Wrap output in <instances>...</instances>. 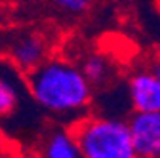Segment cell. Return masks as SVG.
Instances as JSON below:
<instances>
[{"label":"cell","mask_w":160,"mask_h":158,"mask_svg":"<svg viewBox=\"0 0 160 158\" xmlns=\"http://www.w3.org/2000/svg\"><path fill=\"white\" fill-rule=\"evenodd\" d=\"M25 76L31 97L46 112L71 124L88 114L93 99V84L82 67L71 59L48 57Z\"/></svg>","instance_id":"obj_1"},{"label":"cell","mask_w":160,"mask_h":158,"mask_svg":"<svg viewBox=\"0 0 160 158\" xmlns=\"http://www.w3.org/2000/svg\"><path fill=\"white\" fill-rule=\"evenodd\" d=\"M82 158H137L130 122L109 114H86L71 126Z\"/></svg>","instance_id":"obj_2"},{"label":"cell","mask_w":160,"mask_h":158,"mask_svg":"<svg viewBox=\"0 0 160 158\" xmlns=\"http://www.w3.org/2000/svg\"><path fill=\"white\" fill-rule=\"evenodd\" d=\"M4 53L15 71L29 74L50 57V42L42 32L34 29H17L8 32Z\"/></svg>","instance_id":"obj_3"},{"label":"cell","mask_w":160,"mask_h":158,"mask_svg":"<svg viewBox=\"0 0 160 158\" xmlns=\"http://www.w3.org/2000/svg\"><path fill=\"white\" fill-rule=\"evenodd\" d=\"M126 95L133 111H160V76H156L149 67L133 71L128 78Z\"/></svg>","instance_id":"obj_4"},{"label":"cell","mask_w":160,"mask_h":158,"mask_svg":"<svg viewBox=\"0 0 160 158\" xmlns=\"http://www.w3.org/2000/svg\"><path fill=\"white\" fill-rule=\"evenodd\" d=\"M128 122L137 156H160V111H133Z\"/></svg>","instance_id":"obj_5"},{"label":"cell","mask_w":160,"mask_h":158,"mask_svg":"<svg viewBox=\"0 0 160 158\" xmlns=\"http://www.w3.org/2000/svg\"><path fill=\"white\" fill-rule=\"evenodd\" d=\"M42 158H82L72 130L71 128L52 130L42 143Z\"/></svg>","instance_id":"obj_6"},{"label":"cell","mask_w":160,"mask_h":158,"mask_svg":"<svg viewBox=\"0 0 160 158\" xmlns=\"http://www.w3.org/2000/svg\"><path fill=\"white\" fill-rule=\"evenodd\" d=\"M12 71L15 72V69L12 67ZM12 74H8V65L2 71V78H0V112L2 116H10L21 99V88H19L17 78Z\"/></svg>","instance_id":"obj_7"},{"label":"cell","mask_w":160,"mask_h":158,"mask_svg":"<svg viewBox=\"0 0 160 158\" xmlns=\"http://www.w3.org/2000/svg\"><path fill=\"white\" fill-rule=\"evenodd\" d=\"M82 67L84 74L88 76V80L93 86H103L109 78H111V63L107 61L105 55H99V53H90L82 59Z\"/></svg>","instance_id":"obj_8"},{"label":"cell","mask_w":160,"mask_h":158,"mask_svg":"<svg viewBox=\"0 0 160 158\" xmlns=\"http://www.w3.org/2000/svg\"><path fill=\"white\" fill-rule=\"evenodd\" d=\"M52 2L61 10L63 13L69 15H80L92 8L93 0H52Z\"/></svg>","instance_id":"obj_9"},{"label":"cell","mask_w":160,"mask_h":158,"mask_svg":"<svg viewBox=\"0 0 160 158\" xmlns=\"http://www.w3.org/2000/svg\"><path fill=\"white\" fill-rule=\"evenodd\" d=\"M147 67H149L156 76H160V52H158L156 55H152V57H151V61H149V65H147Z\"/></svg>","instance_id":"obj_10"},{"label":"cell","mask_w":160,"mask_h":158,"mask_svg":"<svg viewBox=\"0 0 160 158\" xmlns=\"http://www.w3.org/2000/svg\"><path fill=\"white\" fill-rule=\"evenodd\" d=\"M137 158H160V156H137Z\"/></svg>","instance_id":"obj_11"}]
</instances>
